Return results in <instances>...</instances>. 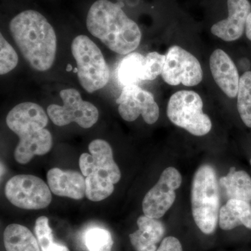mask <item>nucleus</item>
<instances>
[{
	"instance_id": "nucleus-11",
	"label": "nucleus",
	"mask_w": 251,
	"mask_h": 251,
	"mask_svg": "<svg viewBox=\"0 0 251 251\" xmlns=\"http://www.w3.org/2000/svg\"><path fill=\"white\" fill-rule=\"evenodd\" d=\"M182 182L177 170L173 167L162 173L156 185L145 195L143 201L144 215L158 219L164 216L176 199L175 191Z\"/></svg>"
},
{
	"instance_id": "nucleus-15",
	"label": "nucleus",
	"mask_w": 251,
	"mask_h": 251,
	"mask_svg": "<svg viewBox=\"0 0 251 251\" xmlns=\"http://www.w3.org/2000/svg\"><path fill=\"white\" fill-rule=\"evenodd\" d=\"M48 185L56 196L81 200L86 196L84 175L74 171H62L54 168L47 173Z\"/></svg>"
},
{
	"instance_id": "nucleus-2",
	"label": "nucleus",
	"mask_w": 251,
	"mask_h": 251,
	"mask_svg": "<svg viewBox=\"0 0 251 251\" xmlns=\"http://www.w3.org/2000/svg\"><path fill=\"white\" fill-rule=\"evenodd\" d=\"M86 24L92 35L117 54L131 53L141 41L138 24L127 16L120 5L108 0H97L91 6Z\"/></svg>"
},
{
	"instance_id": "nucleus-27",
	"label": "nucleus",
	"mask_w": 251,
	"mask_h": 251,
	"mask_svg": "<svg viewBox=\"0 0 251 251\" xmlns=\"http://www.w3.org/2000/svg\"><path fill=\"white\" fill-rule=\"evenodd\" d=\"M245 32L248 39L251 41V11L250 14H249V17L247 18Z\"/></svg>"
},
{
	"instance_id": "nucleus-19",
	"label": "nucleus",
	"mask_w": 251,
	"mask_h": 251,
	"mask_svg": "<svg viewBox=\"0 0 251 251\" xmlns=\"http://www.w3.org/2000/svg\"><path fill=\"white\" fill-rule=\"evenodd\" d=\"M220 183L225 188L229 199L251 201V177L247 172L236 171L232 168L228 174L220 179Z\"/></svg>"
},
{
	"instance_id": "nucleus-25",
	"label": "nucleus",
	"mask_w": 251,
	"mask_h": 251,
	"mask_svg": "<svg viewBox=\"0 0 251 251\" xmlns=\"http://www.w3.org/2000/svg\"><path fill=\"white\" fill-rule=\"evenodd\" d=\"M166 62V55L151 52L145 57L143 80H153L162 74Z\"/></svg>"
},
{
	"instance_id": "nucleus-4",
	"label": "nucleus",
	"mask_w": 251,
	"mask_h": 251,
	"mask_svg": "<svg viewBox=\"0 0 251 251\" xmlns=\"http://www.w3.org/2000/svg\"><path fill=\"white\" fill-rule=\"evenodd\" d=\"M193 219L206 234L215 231L219 219L220 196L215 170L209 165L200 167L191 188Z\"/></svg>"
},
{
	"instance_id": "nucleus-7",
	"label": "nucleus",
	"mask_w": 251,
	"mask_h": 251,
	"mask_svg": "<svg viewBox=\"0 0 251 251\" xmlns=\"http://www.w3.org/2000/svg\"><path fill=\"white\" fill-rule=\"evenodd\" d=\"M4 191L8 201L21 209L39 210L47 207L52 201L49 185L34 175L13 176L6 183Z\"/></svg>"
},
{
	"instance_id": "nucleus-14",
	"label": "nucleus",
	"mask_w": 251,
	"mask_h": 251,
	"mask_svg": "<svg viewBox=\"0 0 251 251\" xmlns=\"http://www.w3.org/2000/svg\"><path fill=\"white\" fill-rule=\"evenodd\" d=\"M209 66L216 83L229 98L237 96L239 77L237 67L230 57L221 49H216L211 54Z\"/></svg>"
},
{
	"instance_id": "nucleus-24",
	"label": "nucleus",
	"mask_w": 251,
	"mask_h": 251,
	"mask_svg": "<svg viewBox=\"0 0 251 251\" xmlns=\"http://www.w3.org/2000/svg\"><path fill=\"white\" fill-rule=\"evenodd\" d=\"M18 63V55L14 48L0 34V74L5 75L14 70Z\"/></svg>"
},
{
	"instance_id": "nucleus-13",
	"label": "nucleus",
	"mask_w": 251,
	"mask_h": 251,
	"mask_svg": "<svg viewBox=\"0 0 251 251\" xmlns=\"http://www.w3.org/2000/svg\"><path fill=\"white\" fill-rule=\"evenodd\" d=\"M227 17L214 23L211 32L219 39L231 42L240 39L245 31L251 11L249 0H227Z\"/></svg>"
},
{
	"instance_id": "nucleus-3",
	"label": "nucleus",
	"mask_w": 251,
	"mask_h": 251,
	"mask_svg": "<svg viewBox=\"0 0 251 251\" xmlns=\"http://www.w3.org/2000/svg\"><path fill=\"white\" fill-rule=\"evenodd\" d=\"M88 148L90 154L82 153L79 158V166L86 177V196L91 201L99 202L113 193L114 184L121 179V172L114 161L108 142L94 140Z\"/></svg>"
},
{
	"instance_id": "nucleus-9",
	"label": "nucleus",
	"mask_w": 251,
	"mask_h": 251,
	"mask_svg": "<svg viewBox=\"0 0 251 251\" xmlns=\"http://www.w3.org/2000/svg\"><path fill=\"white\" fill-rule=\"evenodd\" d=\"M161 75L168 85L182 84L193 87L202 82L203 72L201 63L193 54L179 46H173L166 54Z\"/></svg>"
},
{
	"instance_id": "nucleus-28",
	"label": "nucleus",
	"mask_w": 251,
	"mask_h": 251,
	"mask_svg": "<svg viewBox=\"0 0 251 251\" xmlns=\"http://www.w3.org/2000/svg\"><path fill=\"white\" fill-rule=\"evenodd\" d=\"M250 163H251V161H250Z\"/></svg>"
},
{
	"instance_id": "nucleus-18",
	"label": "nucleus",
	"mask_w": 251,
	"mask_h": 251,
	"mask_svg": "<svg viewBox=\"0 0 251 251\" xmlns=\"http://www.w3.org/2000/svg\"><path fill=\"white\" fill-rule=\"evenodd\" d=\"M4 244L6 251H41L34 234L22 225L10 224L6 227Z\"/></svg>"
},
{
	"instance_id": "nucleus-23",
	"label": "nucleus",
	"mask_w": 251,
	"mask_h": 251,
	"mask_svg": "<svg viewBox=\"0 0 251 251\" xmlns=\"http://www.w3.org/2000/svg\"><path fill=\"white\" fill-rule=\"evenodd\" d=\"M88 251H112L113 239L108 229L93 227L87 229L84 237Z\"/></svg>"
},
{
	"instance_id": "nucleus-16",
	"label": "nucleus",
	"mask_w": 251,
	"mask_h": 251,
	"mask_svg": "<svg viewBox=\"0 0 251 251\" xmlns=\"http://www.w3.org/2000/svg\"><path fill=\"white\" fill-rule=\"evenodd\" d=\"M138 229L129 235L130 243L136 251H156L165 234V227L158 219L143 215L137 221Z\"/></svg>"
},
{
	"instance_id": "nucleus-5",
	"label": "nucleus",
	"mask_w": 251,
	"mask_h": 251,
	"mask_svg": "<svg viewBox=\"0 0 251 251\" xmlns=\"http://www.w3.org/2000/svg\"><path fill=\"white\" fill-rule=\"evenodd\" d=\"M72 52L81 86L89 93L103 88L110 79V69L95 43L87 36H77L73 41Z\"/></svg>"
},
{
	"instance_id": "nucleus-10",
	"label": "nucleus",
	"mask_w": 251,
	"mask_h": 251,
	"mask_svg": "<svg viewBox=\"0 0 251 251\" xmlns=\"http://www.w3.org/2000/svg\"><path fill=\"white\" fill-rule=\"evenodd\" d=\"M49 117L44 109L32 102H25L11 109L6 117V125L19 137L20 142L40 138L47 133Z\"/></svg>"
},
{
	"instance_id": "nucleus-21",
	"label": "nucleus",
	"mask_w": 251,
	"mask_h": 251,
	"mask_svg": "<svg viewBox=\"0 0 251 251\" xmlns=\"http://www.w3.org/2000/svg\"><path fill=\"white\" fill-rule=\"evenodd\" d=\"M237 97L239 115L245 125L251 128V72L241 76Z\"/></svg>"
},
{
	"instance_id": "nucleus-12",
	"label": "nucleus",
	"mask_w": 251,
	"mask_h": 251,
	"mask_svg": "<svg viewBox=\"0 0 251 251\" xmlns=\"http://www.w3.org/2000/svg\"><path fill=\"white\" fill-rule=\"evenodd\" d=\"M120 116L127 122H133L140 115L148 125H153L159 117V108L152 94L138 85L124 87L117 100Z\"/></svg>"
},
{
	"instance_id": "nucleus-17",
	"label": "nucleus",
	"mask_w": 251,
	"mask_h": 251,
	"mask_svg": "<svg viewBox=\"0 0 251 251\" xmlns=\"http://www.w3.org/2000/svg\"><path fill=\"white\" fill-rule=\"evenodd\" d=\"M219 226L224 230H230L239 226L251 229V204L247 201L229 199L220 209Z\"/></svg>"
},
{
	"instance_id": "nucleus-26",
	"label": "nucleus",
	"mask_w": 251,
	"mask_h": 251,
	"mask_svg": "<svg viewBox=\"0 0 251 251\" xmlns=\"http://www.w3.org/2000/svg\"><path fill=\"white\" fill-rule=\"evenodd\" d=\"M156 251H183L181 243L176 238L168 237L161 242Z\"/></svg>"
},
{
	"instance_id": "nucleus-1",
	"label": "nucleus",
	"mask_w": 251,
	"mask_h": 251,
	"mask_svg": "<svg viewBox=\"0 0 251 251\" xmlns=\"http://www.w3.org/2000/svg\"><path fill=\"white\" fill-rule=\"evenodd\" d=\"M9 29L31 68L46 72L52 67L57 52V36L42 14L34 10L23 11L11 20Z\"/></svg>"
},
{
	"instance_id": "nucleus-20",
	"label": "nucleus",
	"mask_w": 251,
	"mask_h": 251,
	"mask_svg": "<svg viewBox=\"0 0 251 251\" xmlns=\"http://www.w3.org/2000/svg\"><path fill=\"white\" fill-rule=\"evenodd\" d=\"M145 57L138 52L126 54L120 63L118 80L123 86L137 85L143 80Z\"/></svg>"
},
{
	"instance_id": "nucleus-8",
	"label": "nucleus",
	"mask_w": 251,
	"mask_h": 251,
	"mask_svg": "<svg viewBox=\"0 0 251 251\" xmlns=\"http://www.w3.org/2000/svg\"><path fill=\"white\" fill-rule=\"evenodd\" d=\"M63 105L52 104L48 107V115L58 126L75 122L83 128L93 126L99 120V110L90 102L82 100L75 89H66L59 92Z\"/></svg>"
},
{
	"instance_id": "nucleus-6",
	"label": "nucleus",
	"mask_w": 251,
	"mask_h": 251,
	"mask_svg": "<svg viewBox=\"0 0 251 251\" xmlns=\"http://www.w3.org/2000/svg\"><path fill=\"white\" fill-rule=\"evenodd\" d=\"M167 115L172 123L196 136L207 134L212 127L210 118L203 112L201 96L193 91L181 90L173 94Z\"/></svg>"
},
{
	"instance_id": "nucleus-22",
	"label": "nucleus",
	"mask_w": 251,
	"mask_h": 251,
	"mask_svg": "<svg viewBox=\"0 0 251 251\" xmlns=\"http://www.w3.org/2000/svg\"><path fill=\"white\" fill-rule=\"evenodd\" d=\"M34 232L41 251H70L66 246L54 242L52 229L46 216H40L36 219Z\"/></svg>"
}]
</instances>
